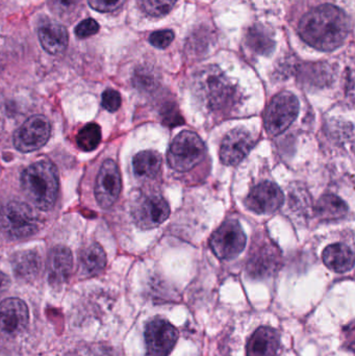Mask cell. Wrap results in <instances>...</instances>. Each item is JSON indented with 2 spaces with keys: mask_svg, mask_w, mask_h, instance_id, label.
I'll list each match as a JSON object with an SVG mask.
<instances>
[{
  "mask_svg": "<svg viewBox=\"0 0 355 356\" xmlns=\"http://www.w3.org/2000/svg\"><path fill=\"white\" fill-rule=\"evenodd\" d=\"M349 29V18L343 10L331 4H323L302 17L298 33L312 47L331 51L345 42Z\"/></svg>",
  "mask_w": 355,
  "mask_h": 356,
  "instance_id": "6da1fadb",
  "label": "cell"
},
{
  "mask_svg": "<svg viewBox=\"0 0 355 356\" xmlns=\"http://www.w3.org/2000/svg\"><path fill=\"white\" fill-rule=\"evenodd\" d=\"M194 91L210 112L231 110L239 102L237 86L216 66H208L196 74Z\"/></svg>",
  "mask_w": 355,
  "mask_h": 356,
  "instance_id": "7a4b0ae2",
  "label": "cell"
},
{
  "mask_svg": "<svg viewBox=\"0 0 355 356\" xmlns=\"http://www.w3.org/2000/svg\"><path fill=\"white\" fill-rule=\"evenodd\" d=\"M21 186L33 205L41 211H48L58 198V169L45 161L31 165L22 173Z\"/></svg>",
  "mask_w": 355,
  "mask_h": 356,
  "instance_id": "3957f363",
  "label": "cell"
},
{
  "mask_svg": "<svg viewBox=\"0 0 355 356\" xmlns=\"http://www.w3.org/2000/svg\"><path fill=\"white\" fill-rule=\"evenodd\" d=\"M0 228L8 238H28L39 232V218L26 203L10 201L0 209Z\"/></svg>",
  "mask_w": 355,
  "mask_h": 356,
  "instance_id": "277c9868",
  "label": "cell"
},
{
  "mask_svg": "<svg viewBox=\"0 0 355 356\" xmlns=\"http://www.w3.org/2000/svg\"><path fill=\"white\" fill-rule=\"evenodd\" d=\"M206 154L201 138L193 131H183L171 143L167 154L169 166L179 172H187L197 166Z\"/></svg>",
  "mask_w": 355,
  "mask_h": 356,
  "instance_id": "5b68a950",
  "label": "cell"
},
{
  "mask_svg": "<svg viewBox=\"0 0 355 356\" xmlns=\"http://www.w3.org/2000/svg\"><path fill=\"white\" fill-rule=\"evenodd\" d=\"M299 113V102L293 93L281 92L269 104L264 116L265 129L271 137H276L287 131Z\"/></svg>",
  "mask_w": 355,
  "mask_h": 356,
  "instance_id": "8992f818",
  "label": "cell"
},
{
  "mask_svg": "<svg viewBox=\"0 0 355 356\" xmlns=\"http://www.w3.org/2000/svg\"><path fill=\"white\" fill-rule=\"evenodd\" d=\"M281 266V252L279 247L262 236L254 241L247 261V273L254 280H266L274 275Z\"/></svg>",
  "mask_w": 355,
  "mask_h": 356,
  "instance_id": "52a82bcc",
  "label": "cell"
},
{
  "mask_svg": "<svg viewBox=\"0 0 355 356\" xmlns=\"http://www.w3.org/2000/svg\"><path fill=\"white\" fill-rule=\"evenodd\" d=\"M210 246L218 259H235L245 249V232L239 222L227 220L210 236Z\"/></svg>",
  "mask_w": 355,
  "mask_h": 356,
  "instance_id": "ba28073f",
  "label": "cell"
},
{
  "mask_svg": "<svg viewBox=\"0 0 355 356\" xmlns=\"http://www.w3.org/2000/svg\"><path fill=\"white\" fill-rule=\"evenodd\" d=\"M51 125L43 115H35L27 119L15 133L14 145L19 152H35L43 147L50 138Z\"/></svg>",
  "mask_w": 355,
  "mask_h": 356,
  "instance_id": "9c48e42d",
  "label": "cell"
},
{
  "mask_svg": "<svg viewBox=\"0 0 355 356\" xmlns=\"http://www.w3.org/2000/svg\"><path fill=\"white\" fill-rule=\"evenodd\" d=\"M170 207L160 195H145L133 204V217L138 227L152 229L162 225L169 216Z\"/></svg>",
  "mask_w": 355,
  "mask_h": 356,
  "instance_id": "30bf717a",
  "label": "cell"
},
{
  "mask_svg": "<svg viewBox=\"0 0 355 356\" xmlns=\"http://www.w3.org/2000/svg\"><path fill=\"white\" fill-rule=\"evenodd\" d=\"M179 340L176 328L163 318H156L145 328V343L149 356H169Z\"/></svg>",
  "mask_w": 355,
  "mask_h": 356,
  "instance_id": "8fae6325",
  "label": "cell"
},
{
  "mask_svg": "<svg viewBox=\"0 0 355 356\" xmlns=\"http://www.w3.org/2000/svg\"><path fill=\"white\" fill-rule=\"evenodd\" d=\"M285 195L279 186L272 181H263L250 191L245 199V207L252 213L269 215L281 209Z\"/></svg>",
  "mask_w": 355,
  "mask_h": 356,
  "instance_id": "7c38bea8",
  "label": "cell"
},
{
  "mask_svg": "<svg viewBox=\"0 0 355 356\" xmlns=\"http://www.w3.org/2000/svg\"><path fill=\"white\" fill-rule=\"evenodd\" d=\"M122 188L120 170L116 163L106 160L100 167L95 184V197L102 209H108L114 205Z\"/></svg>",
  "mask_w": 355,
  "mask_h": 356,
  "instance_id": "4fadbf2b",
  "label": "cell"
},
{
  "mask_svg": "<svg viewBox=\"0 0 355 356\" xmlns=\"http://www.w3.org/2000/svg\"><path fill=\"white\" fill-rule=\"evenodd\" d=\"M28 324V309L21 299L8 298L0 302V339L18 336Z\"/></svg>",
  "mask_w": 355,
  "mask_h": 356,
  "instance_id": "5bb4252c",
  "label": "cell"
},
{
  "mask_svg": "<svg viewBox=\"0 0 355 356\" xmlns=\"http://www.w3.org/2000/svg\"><path fill=\"white\" fill-rule=\"evenodd\" d=\"M256 141L249 131L235 129L229 131L220 148V160L226 166H237L248 156Z\"/></svg>",
  "mask_w": 355,
  "mask_h": 356,
  "instance_id": "9a60e30c",
  "label": "cell"
},
{
  "mask_svg": "<svg viewBox=\"0 0 355 356\" xmlns=\"http://www.w3.org/2000/svg\"><path fill=\"white\" fill-rule=\"evenodd\" d=\"M281 336L274 328H258L252 334L246 345L247 356H277L281 350Z\"/></svg>",
  "mask_w": 355,
  "mask_h": 356,
  "instance_id": "2e32d148",
  "label": "cell"
},
{
  "mask_svg": "<svg viewBox=\"0 0 355 356\" xmlns=\"http://www.w3.org/2000/svg\"><path fill=\"white\" fill-rule=\"evenodd\" d=\"M73 269V255L70 249L56 246L50 251L47 259L48 280L50 284H64L70 277Z\"/></svg>",
  "mask_w": 355,
  "mask_h": 356,
  "instance_id": "e0dca14e",
  "label": "cell"
},
{
  "mask_svg": "<svg viewBox=\"0 0 355 356\" xmlns=\"http://www.w3.org/2000/svg\"><path fill=\"white\" fill-rule=\"evenodd\" d=\"M40 42L46 51L51 54H60L68 45V33L60 23L45 19L38 29Z\"/></svg>",
  "mask_w": 355,
  "mask_h": 356,
  "instance_id": "ac0fdd59",
  "label": "cell"
},
{
  "mask_svg": "<svg viewBox=\"0 0 355 356\" xmlns=\"http://www.w3.org/2000/svg\"><path fill=\"white\" fill-rule=\"evenodd\" d=\"M322 259L325 266L337 273L350 271L354 266V251L349 246L342 243L327 247L323 251Z\"/></svg>",
  "mask_w": 355,
  "mask_h": 356,
  "instance_id": "d6986e66",
  "label": "cell"
},
{
  "mask_svg": "<svg viewBox=\"0 0 355 356\" xmlns=\"http://www.w3.org/2000/svg\"><path fill=\"white\" fill-rule=\"evenodd\" d=\"M12 266L17 277L23 280H31L39 274L41 259L35 251H21L13 257Z\"/></svg>",
  "mask_w": 355,
  "mask_h": 356,
  "instance_id": "ffe728a7",
  "label": "cell"
},
{
  "mask_svg": "<svg viewBox=\"0 0 355 356\" xmlns=\"http://www.w3.org/2000/svg\"><path fill=\"white\" fill-rule=\"evenodd\" d=\"M81 269L87 276H95L101 273L106 266V254L98 243H92L81 251Z\"/></svg>",
  "mask_w": 355,
  "mask_h": 356,
  "instance_id": "44dd1931",
  "label": "cell"
},
{
  "mask_svg": "<svg viewBox=\"0 0 355 356\" xmlns=\"http://www.w3.org/2000/svg\"><path fill=\"white\" fill-rule=\"evenodd\" d=\"M163 160L160 154L154 150H144L133 158L135 175L141 178H156L160 175Z\"/></svg>",
  "mask_w": 355,
  "mask_h": 356,
  "instance_id": "7402d4cb",
  "label": "cell"
},
{
  "mask_svg": "<svg viewBox=\"0 0 355 356\" xmlns=\"http://www.w3.org/2000/svg\"><path fill=\"white\" fill-rule=\"evenodd\" d=\"M246 44L248 47L262 56H269L275 47L272 33L266 27L254 24L246 33Z\"/></svg>",
  "mask_w": 355,
  "mask_h": 356,
  "instance_id": "603a6c76",
  "label": "cell"
},
{
  "mask_svg": "<svg viewBox=\"0 0 355 356\" xmlns=\"http://www.w3.org/2000/svg\"><path fill=\"white\" fill-rule=\"evenodd\" d=\"M318 217L327 221L343 219L348 213V205L337 195L325 194L316 204Z\"/></svg>",
  "mask_w": 355,
  "mask_h": 356,
  "instance_id": "cb8c5ba5",
  "label": "cell"
},
{
  "mask_svg": "<svg viewBox=\"0 0 355 356\" xmlns=\"http://www.w3.org/2000/svg\"><path fill=\"white\" fill-rule=\"evenodd\" d=\"M101 142V129L96 123L85 125L76 137V143L79 149L90 152L95 150Z\"/></svg>",
  "mask_w": 355,
  "mask_h": 356,
  "instance_id": "d4e9b609",
  "label": "cell"
},
{
  "mask_svg": "<svg viewBox=\"0 0 355 356\" xmlns=\"http://www.w3.org/2000/svg\"><path fill=\"white\" fill-rule=\"evenodd\" d=\"M83 0H49L50 10L64 20H70L79 14Z\"/></svg>",
  "mask_w": 355,
  "mask_h": 356,
  "instance_id": "484cf974",
  "label": "cell"
},
{
  "mask_svg": "<svg viewBox=\"0 0 355 356\" xmlns=\"http://www.w3.org/2000/svg\"><path fill=\"white\" fill-rule=\"evenodd\" d=\"M177 0H141L142 8L152 17H162L170 13Z\"/></svg>",
  "mask_w": 355,
  "mask_h": 356,
  "instance_id": "4316f807",
  "label": "cell"
},
{
  "mask_svg": "<svg viewBox=\"0 0 355 356\" xmlns=\"http://www.w3.org/2000/svg\"><path fill=\"white\" fill-rule=\"evenodd\" d=\"M173 39H174V33L170 29H164V31H156L152 33L149 37V42L154 47L164 49L172 43Z\"/></svg>",
  "mask_w": 355,
  "mask_h": 356,
  "instance_id": "83f0119b",
  "label": "cell"
},
{
  "mask_svg": "<svg viewBox=\"0 0 355 356\" xmlns=\"http://www.w3.org/2000/svg\"><path fill=\"white\" fill-rule=\"evenodd\" d=\"M121 102H122L121 95L116 90L108 89L102 94V106L108 112H117L120 108Z\"/></svg>",
  "mask_w": 355,
  "mask_h": 356,
  "instance_id": "f1b7e54d",
  "label": "cell"
},
{
  "mask_svg": "<svg viewBox=\"0 0 355 356\" xmlns=\"http://www.w3.org/2000/svg\"><path fill=\"white\" fill-rule=\"evenodd\" d=\"M91 8L101 13L114 12L123 6L125 0H88Z\"/></svg>",
  "mask_w": 355,
  "mask_h": 356,
  "instance_id": "f546056e",
  "label": "cell"
},
{
  "mask_svg": "<svg viewBox=\"0 0 355 356\" xmlns=\"http://www.w3.org/2000/svg\"><path fill=\"white\" fill-rule=\"evenodd\" d=\"M98 31H99V25L94 19H85L77 25L76 29H75V33H76L77 37L83 39V38L95 35L98 33Z\"/></svg>",
  "mask_w": 355,
  "mask_h": 356,
  "instance_id": "4dcf8cb0",
  "label": "cell"
},
{
  "mask_svg": "<svg viewBox=\"0 0 355 356\" xmlns=\"http://www.w3.org/2000/svg\"><path fill=\"white\" fill-rule=\"evenodd\" d=\"M10 282V278L8 277V275L0 271V294L8 290Z\"/></svg>",
  "mask_w": 355,
  "mask_h": 356,
  "instance_id": "1f68e13d",
  "label": "cell"
}]
</instances>
